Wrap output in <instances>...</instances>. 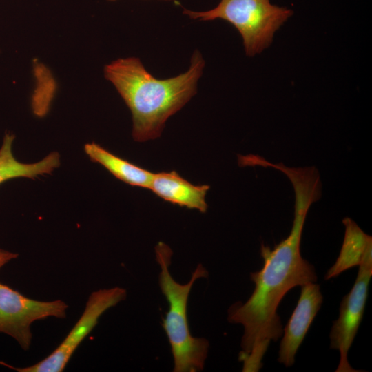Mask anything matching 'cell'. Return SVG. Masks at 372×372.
<instances>
[{"label": "cell", "mask_w": 372, "mask_h": 372, "mask_svg": "<svg viewBox=\"0 0 372 372\" xmlns=\"http://www.w3.org/2000/svg\"><path fill=\"white\" fill-rule=\"evenodd\" d=\"M286 176L295 192L290 234L273 249L261 245L264 263L260 270L250 274L255 284L252 294L245 302H236L228 309V321L244 328L239 356L244 371H258L270 342L282 335L277 309L285 295L295 287L317 281L313 265L301 256L300 241L309 207L321 196L320 175L314 167H291Z\"/></svg>", "instance_id": "6da1fadb"}, {"label": "cell", "mask_w": 372, "mask_h": 372, "mask_svg": "<svg viewBox=\"0 0 372 372\" xmlns=\"http://www.w3.org/2000/svg\"><path fill=\"white\" fill-rule=\"evenodd\" d=\"M205 65L202 54L196 50L186 72L165 79L155 78L137 57L120 58L104 66L105 78L132 113L135 141L161 136L167 120L196 94Z\"/></svg>", "instance_id": "7a4b0ae2"}, {"label": "cell", "mask_w": 372, "mask_h": 372, "mask_svg": "<svg viewBox=\"0 0 372 372\" xmlns=\"http://www.w3.org/2000/svg\"><path fill=\"white\" fill-rule=\"evenodd\" d=\"M156 260L160 266L158 284L169 305L163 320V327L167 337L174 360V372H197L203 371L207 358L209 343L202 337H194L189 327L187 302L194 282L207 278L205 267L198 264L188 282L180 284L171 275L173 251L165 242L155 246Z\"/></svg>", "instance_id": "3957f363"}, {"label": "cell", "mask_w": 372, "mask_h": 372, "mask_svg": "<svg viewBox=\"0 0 372 372\" xmlns=\"http://www.w3.org/2000/svg\"><path fill=\"white\" fill-rule=\"evenodd\" d=\"M183 13L192 19L229 22L241 35L246 54L254 56L269 46L274 33L293 12L272 4L270 0H220L211 10L196 12L183 8Z\"/></svg>", "instance_id": "277c9868"}, {"label": "cell", "mask_w": 372, "mask_h": 372, "mask_svg": "<svg viewBox=\"0 0 372 372\" xmlns=\"http://www.w3.org/2000/svg\"><path fill=\"white\" fill-rule=\"evenodd\" d=\"M126 290L115 287L91 293L85 308L75 325L63 342L40 362L23 368H15L3 362L0 364L18 372L63 371L79 345L96 325L100 316L110 308L126 298Z\"/></svg>", "instance_id": "5b68a950"}, {"label": "cell", "mask_w": 372, "mask_h": 372, "mask_svg": "<svg viewBox=\"0 0 372 372\" xmlns=\"http://www.w3.org/2000/svg\"><path fill=\"white\" fill-rule=\"evenodd\" d=\"M355 283L344 296L338 318L333 321L330 332V348L339 351L340 362L336 372H358L348 361V352L362 321L368 288L372 276V244L366 249Z\"/></svg>", "instance_id": "8992f818"}, {"label": "cell", "mask_w": 372, "mask_h": 372, "mask_svg": "<svg viewBox=\"0 0 372 372\" xmlns=\"http://www.w3.org/2000/svg\"><path fill=\"white\" fill-rule=\"evenodd\" d=\"M68 307L60 300L44 302L28 298L0 283V333L12 337L28 350L32 342L31 324L49 317L63 318Z\"/></svg>", "instance_id": "52a82bcc"}, {"label": "cell", "mask_w": 372, "mask_h": 372, "mask_svg": "<svg viewBox=\"0 0 372 372\" xmlns=\"http://www.w3.org/2000/svg\"><path fill=\"white\" fill-rule=\"evenodd\" d=\"M301 287L299 300L284 330L278 361L286 367L292 366L295 355L323 300L320 286L309 282Z\"/></svg>", "instance_id": "ba28073f"}, {"label": "cell", "mask_w": 372, "mask_h": 372, "mask_svg": "<svg viewBox=\"0 0 372 372\" xmlns=\"http://www.w3.org/2000/svg\"><path fill=\"white\" fill-rule=\"evenodd\" d=\"M207 185H194L176 171L153 173L149 189L162 199L172 204L205 213Z\"/></svg>", "instance_id": "9c48e42d"}, {"label": "cell", "mask_w": 372, "mask_h": 372, "mask_svg": "<svg viewBox=\"0 0 372 372\" xmlns=\"http://www.w3.org/2000/svg\"><path fill=\"white\" fill-rule=\"evenodd\" d=\"M14 135L6 132L0 148V184L14 178H34L39 176L50 174L61 164L60 154L53 152L42 160L34 163H23L13 155L12 147Z\"/></svg>", "instance_id": "30bf717a"}, {"label": "cell", "mask_w": 372, "mask_h": 372, "mask_svg": "<svg viewBox=\"0 0 372 372\" xmlns=\"http://www.w3.org/2000/svg\"><path fill=\"white\" fill-rule=\"evenodd\" d=\"M84 151L92 161L102 165L120 180L132 186L149 189L152 172L111 153L94 142L86 143Z\"/></svg>", "instance_id": "8fae6325"}, {"label": "cell", "mask_w": 372, "mask_h": 372, "mask_svg": "<svg viewBox=\"0 0 372 372\" xmlns=\"http://www.w3.org/2000/svg\"><path fill=\"white\" fill-rule=\"evenodd\" d=\"M342 223L345 227L343 243L335 262L324 276L327 280L351 267L358 266L366 248L372 244L371 236L365 234L350 218H344Z\"/></svg>", "instance_id": "7c38bea8"}, {"label": "cell", "mask_w": 372, "mask_h": 372, "mask_svg": "<svg viewBox=\"0 0 372 372\" xmlns=\"http://www.w3.org/2000/svg\"><path fill=\"white\" fill-rule=\"evenodd\" d=\"M34 76L39 81V85L35 88L32 94L31 106L33 114L38 118L45 116L50 108L53 101L56 86L53 82L47 87L44 86V81L48 69L43 64L34 65Z\"/></svg>", "instance_id": "4fadbf2b"}, {"label": "cell", "mask_w": 372, "mask_h": 372, "mask_svg": "<svg viewBox=\"0 0 372 372\" xmlns=\"http://www.w3.org/2000/svg\"><path fill=\"white\" fill-rule=\"evenodd\" d=\"M18 254L0 249V269L6 264L18 257Z\"/></svg>", "instance_id": "5bb4252c"}, {"label": "cell", "mask_w": 372, "mask_h": 372, "mask_svg": "<svg viewBox=\"0 0 372 372\" xmlns=\"http://www.w3.org/2000/svg\"><path fill=\"white\" fill-rule=\"evenodd\" d=\"M107 1H115L116 0H107ZM160 1H173V0H160Z\"/></svg>", "instance_id": "9a60e30c"}]
</instances>
